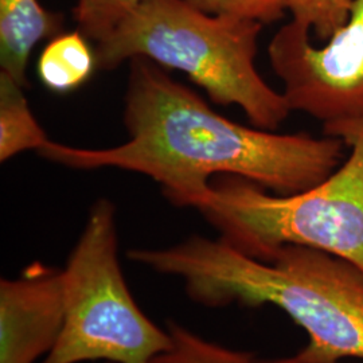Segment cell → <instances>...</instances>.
Instances as JSON below:
<instances>
[{"label": "cell", "mask_w": 363, "mask_h": 363, "mask_svg": "<svg viewBox=\"0 0 363 363\" xmlns=\"http://www.w3.org/2000/svg\"><path fill=\"white\" fill-rule=\"evenodd\" d=\"M124 123L130 140L88 150L49 142L38 152L73 169L116 167L157 182L178 206L199 208L214 175L295 194L325 179L346 157L334 136L277 135L220 116L148 58L130 60Z\"/></svg>", "instance_id": "cell-1"}, {"label": "cell", "mask_w": 363, "mask_h": 363, "mask_svg": "<svg viewBox=\"0 0 363 363\" xmlns=\"http://www.w3.org/2000/svg\"><path fill=\"white\" fill-rule=\"evenodd\" d=\"M128 256L178 277L199 304L280 308L308 335L306 347L294 355L298 362L363 359V272L345 259L298 245L261 259L222 237L199 235L164 249H135Z\"/></svg>", "instance_id": "cell-2"}, {"label": "cell", "mask_w": 363, "mask_h": 363, "mask_svg": "<svg viewBox=\"0 0 363 363\" xmlns=\"http://www.w3.org/2000/svg\"><path fill=\"white\" fill-rule=\"evenodd\" d=\"M261 28L186 0H143L97 43V67L112 70L127 60L148 58L186 73L213 103L240 106L256 128L273 130L292 111L256 67Z\"/></svg>", "instance_id": "cell-3"}, {"label": "cell", "mask_w": 363, "mask_h": 363, "mask_svg": "<svg viewBox=\"0 0 363 363\" xmlns=\"http://www.w3.org/2000/svg\"><path fill=\"white\" fill-rule=\"evenodd\" d=\"M327 136L350 154L325 179L295 194H269L253 182L226 177L211 182L198 208L233 247L267 259L286 245L312 247L363 272V118Z\"/></svg>", "instance_id": "cell-4"}, {"label": "cell", "mask_w": 363, "mask_h": 363, "mask_svg": "<svg viewBox=\"0 0 363 363\" xmlns=\"http://www.w3.org/2000/svg\"><path fill=\"white\" fill-rule=\"evenodd\" d=\"M117 249L115 205L99 199L61 269L64 325L42 363H150L171 346L132 298Z\"/></svg>", "instance_id": "cell-5"}, {"label": "cell", "mask_w": 363, "mask_h": 363, "mask_svg": "<svg viewBox=\"0 0 363 363\" xmlns=\"http://www.w3.org/2000/svg\"><path fill=\"white\" fill-rule=\"evenodd\" d=\"M294 21L273 37L268 54L291 111L322 121L325 135L363 118V0L345 25L316 46Z\"/></svg>", "instance_id": "cell-6"}, {"label": "cell", "mask_w": 363, "mask_h": 363, "mask_svg": "<svg viewBox=\"0 0 363 363\" xmlns=\"http://www.w3.org/2000/svg\"><path fill=\"white\" fill-rule=\"evenodd\" d=\"M62 271L34 262L0 281V363H35L52 352L64 325Z\"/></svg>", "instance_id": "cell-7"}, {"label": "cell", "mask_w": 363, "mask_h": 363, "mask_svg": "<svg viewBox=\"0 0 363 363\" xmlns=\"http://www.w3.org/2000/svg\"><path fill=\"white\" fill-rule=\"evenodd\" d=\"M62 16L45 10L38 0H0L1 72L27 86V65L37 43L61 34Z\"/></svg>", "instance_id": "cell-8"}, {"label": "cell", "mask_w": 363, "mask_h": 363, "mask_svg": "<svg viewBox=\"0 0 363 363\" xmlns=\"http://www.w3.org/2000/svg\"><path fill=\"white\" fill-rule=\"evenodd\" d=\"M97 67L96 50L81 31L58 34L46 45L38 60L40 82L55 93L76 91Z\"/></svg>", "instance_id": "cell-9"}, {"label": "cell", "mask_w": 363, "mask_h": 363, "mask_svg": "<svg viewBox=\"0 0 363 363\" xmlns=\"http://www.w3.org/2000/svg\"><path fill=\"white\" fill-rule=\"evenodd\" d=\"M22 88L0 72V160L7 162L23 151L38 152L50 142L33 115Z\"/></svg>", "instance_id": "cell-10"}, {"label": "cell", "mask_w": 363, "mask_h": 363, "mask_svg": "<svg viewBox=\"0 0 363 363\" xmlns=\"http://www.w3.org/2000/svg\"><path fill=\"white\" fill-rule=\"evenodd\" d=\"M171 346L150 363H259L252 352L233 350L196 335L177 322L167 323Z\"/></svg>", "instance_id": "cell-11"}, {"label": "cell", "mask_w": 363, "mask_h": 363, "mask_svg": "<svg viewBox=\"0 0 363 363\" xmlns=\"http://www.w3.org/2000/svg\"><path fill=\"white\" fill-rule=\"evenodd\" d=\"M357 0H284L286 11L298 26L312 31L320 42L345 25Z\"/></svg>", "instance_id": "cell-12"}, {"label": "cell", "mask_w": 363, "mask_h": 363, "mask_svg": "<svg viewBox=\"0 0 363 363\" xmlns=\"http://www.w3.org/2000/svg\"><path fill=\"white\" fill-rule=\"evenodd\" d=\"M142 1L143 0H77L73 13L79 31L86 38L99 43Z\"/></svg>", "instance_id": "cell-13"}, {"label": "cell", "mask_w": 363, "mask_h": 363, "mask_svg": "<svg viewBox=\"0 0 363 363\" xmlns=\"http://www.w3.org/2000/svg\"><path fill=\"white\" fill-rule=\"evenodd\" d=\"M196 9L213 13L255 21L261 25L279 21L286 11L284 0H186Z\"/></svg>", "instance_id": "cell-14"}, {"label": "cell", "mask_w": 363, "mask_h": 363, "mask_svg": "<svg viewBox=\"0 0 363 363\" xmlns=\"http://www.w3.org/2000/svg\"><path fill=\"white\" fill-rule=\"evenodd\" d=\"M259 363H301L295 357L279 358V359H259Z\"/></svg>", "instance_id": "cell-15"}]
</instances>
